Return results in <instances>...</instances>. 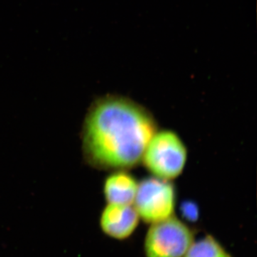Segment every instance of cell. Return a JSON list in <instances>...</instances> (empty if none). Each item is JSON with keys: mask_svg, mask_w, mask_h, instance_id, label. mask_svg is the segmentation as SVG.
Here are the masks:
<instances>
[{"mask_svg": "<svg viewBox=\"0 0 257 257\" xmlns=\"http://www.w3.org/2000/svg\"><path fill=\"white\" fill-rule=\"evenodd\" d=\"M140 218L133 204L107 203L99 224L104 234L115 239H127L138 227Z\"/></svg>", "mask_w": 257, "mask_h": 257, "instance_id": "5b68a950", "label": "cell"}, {"mask_svg": "<svg viewBox=\"0 0 257 257\" xmlns=\"http://www.w3.org/2000/svg\"><path fill=\"white\" fill-rule=\"evenodd\" d=\"M194 242V232L175 215L154 223L145 240L146 257H183Z\"/></svg>", "mask_w": 257, "mask_h": 257, "instance_id": "277c9868", "label": "cell"}, {"mask_svg": "<svg viewBox=\"0 0 257 257\" xmlns=\"http://www.w3.org/2000/svg\"><path fill=\"white\" fill-rule=\"evenodd\" d=\"M182 215L189 221H195L199 216L197 206L192 202H185L181 207Z\"/></svg>", "mask_w": 257, "mask_h": 257, "instance_id": "ba28073f", "label": "cell"}, {"mask_svg": "<svg viewBox=\"0 0 257 257\" xmlns=\"http://www.w3.org/2000/svg\"><path fill=\"white\" fill-rule=\"evenodd\" d=\"M183 257H233L211 235L194 241Z\"/></svg>", "mask_w": 257, "mask_h": 257, "instance_id": "52a82bcc", "label": "cell"}, {"mask_svg": "<svg viewBox=\"0 0 257 257\" xmlns=\"http://www.w3.org/2000/svg\"><path fill=\"white\" fill-rule=\"evenodd\" d=\"M157 130L156 119L143 104L118 94L101 96L92 103L83 125L85 160L99 170H131L141 163Z\"/></svg>", "mask_w": 257, "mask_h": 257, "instance_id": "6da1fadb", "label": "cell"}, {"mask_svg": "<svg viewBox=\"0 0 257 257\" xmlns=\"http://www.w3.org/2000/svg\"><path fill=\"white\" fill-rule=\"evenodd\" d=\"M103 184V194L107 203L133 204L139 182L128 170L111 171Z\"/></svg>", "mask_w": 257, "mask_h": 257, "instance_id": "8992f818", "label": "cell"}, {"mask_svg": "<svg viewBox=\"0 0 257 257\" xmlns=\"http://www.w3.org/2000/svg\"><path fill=\"white\" fill-rule=\"evenodd\" d=\"M176 202L173 182L152 176L139 182L133 206L140 219L152 224L175 215Z\"/></svg>", "mask_w": 257, "mask_h": 257, "instance_id": "3957f363", "label": "cell"}, {"mask_svg": "<svg viewBox=\"0 0 257 257\" xmlns=\"http://www.w3.org/2000/svg\"><path fill=\"white\" fill-rule=\"evenodd\" d=\"M188 151L178 134L157 130L147 144L141 163L157 178L172 181L183 172Z\"/></svg>", "mask_w": 257, "mask_h": 257, "instance_id": "7a4b0ae2", "label": "cell"}]
</instances>
